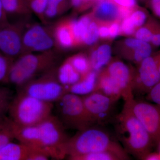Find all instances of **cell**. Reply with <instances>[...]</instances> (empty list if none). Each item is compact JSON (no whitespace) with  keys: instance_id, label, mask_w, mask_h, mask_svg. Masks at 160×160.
<instances>
[{"instance_id":"6da1fadb","label":"cell","mask_w":160,"mask_h":160,"mask_svg":"<svg viewBox=\"0 0 160 160\" xmlns=\"http://www.w3.org/2000/svg\"><path fill=\"white\" fill-rule=\"evenodd\" d=\"M116 128L118 138L128 153L142 160L150 152L153 141L126 101L122 110L117 117Z\"/></svg>"},{"instance_id":"7a4b0ae2","label":"cell","mask_w":160,"mask_h":160,"mask_svg":"<svg viewBox=\"0 0 160 160\" xmlns=\"http://www.w3.org/2000/svg\"><path fill=\"white\" fill-rule=\"evenodd\" d=\"M66 153L69 160L97 152L109 151L129 157L123 147L106 130L93 126L78 131L69 138L66 145Z\"/></svg>"},{"instance_id":"3957f363","label":"cell","mask_w":160,"mask_h":160,"mask_svg":"<svg viewBox=\"0 0 160 160\" xmlns=\"http://www.w3.org/2000/svg\"><path fill=\"white\" fill-rule=\"evenodd\" d=\"M59 57L52 50L23 54L12 65L7 83L18 89L46 72L56 67Z\"/></svg>"},{"instance_id":"277c9868","label":"cell","mask_w":160,"mask_h":160,"mask_svg":"<svg viewBox=\"0 0 160 160\" xmlns=\"http://www.w3.org/2000/svg\"><path fill=\"white\" fill-rule=\"evenodd\" d=\"M65 127L58 118L52 115L35 125V148L47 152L50 158L61 159L66 156L65 148L68 137Z\"/></svg>"},{"instance_id":"5b68a950","label":"cell","mask_w":160,"mask_h":160,"mask_svg":"<svg viewBox=\"0 0 160 160\" xmlns=\"http://www.w3.org/2000/svg\"><path fill=\"white\" fill-rule=\"evenodd\" d=\"M53 103L18 92L9 108V118L18 126L37 125L52 115Z\"/></svg>"},{"instance_id":"8992f818","label":"cell","mask_w":160,"mask_h":160,"mask_svg":"<svg viewBox=\"0 0 160 160\" xmlns=\"http://www.w3.org/2000/svg\"><path fill=\"white\" fill-rule=\"evenodd\" d=\"M58 68L54 67L28 82L18 89V92L47 102H56L68 92L58 79Z\"/></svg>"},{"instance_id":"52a82bcc","label":"cell","mask_w":160,"mask_h":160,"mask_svg":"<svg viewBox=\"0 0 160 160\" xmlns=\"http://www.w3.org/2000/svg\"><path fill=\"white\" fill-rule=\"evenodd\" d=\"M56 103L58 118L65 128L80 131L93 126L86 112L82 97L67 92Z\"/></svg>"},{"instance_id":"ba28073f","label":"cell","mask_w":160,"mask_h":160,"mask_svg":"<svg viewBox=\"0 0 160 160\" xmlns=\"http://www.w3.org/2000/svg\"><path fill=\"white\" fill-rule=\"evenodd\" d=\"M26 21L8 22L0 26V52L14 61L24 54L22 36Z\"/></svg>"},{"instance_id":"9c48e42d","label":"cell","mask_w":160,"mask_h":160,"mask_svg":"<svg viewBox=\"0 0 160 160\" xmlns=\"http://www.w3.org/2000/svg\"><path fill=\"white\" fill-rule=\"evenodd\" d=\"M132 111L149 132L153 142H160V107L134 97L125 100Z\"/></svg>"},{"instance_id":"30bf717a","label":"cell","mask_w":160,"mask_h":160,"mask_svg":"<svg viewBox=\"0 0 160 160\" xmlns=\"http://www.w3.org/2000/svg\"><path fill=\"white\" fill-rule=\"evenodd\" d=\"M160 61L157 55L150 56L139 65L136 73L133 75L132 83L133 94H147L160 81L159 70Z\"/></svg>"},{"instance_id":"8fae6325","label":"cell","mask_w":160,"mask_h":160,"mask_svg":"<svg viewBox=\"0 0 160 160\" xmlns=\"http://www.w3.org/2000/svg\"><path fill=\"white\" fill-rule=\"evenodd\" d=\"M85 109L92 125L103 124L110 119L116 100L94 91L82 97Z\"/></svg>"},{"instance_id":"7c38bea8","label":"cell","mask_w":160,"mask_h":160,"mask_svg":"<svg viewBox=\"0 0 160 160\" xmlns=\"http://www.w3.org/2000/svg\"><path fill=\"white\" fill-rule=\"evenodd\" d=\"M24 54L52 50L56 44L53 34L39 24L26 25L22 36Z\"/></svg>"},{"instance_id":"4fadbf2b","label":"cell","mask_w":160,"mask_h":160,"mask_svg":"<svg viewBox=\"0 0 160 160\" xmlns=\"http://www.w3.org/2000/svg\"><path fill=\"white\" fill-rule=\"evenodd\" d=\"M105 70L118 83L124 100L134 97L132 90L134 73L127 65L121 61H115L109 63Z\"/></svg>"},{"instance_id":"5bb4252c","label":"cell","mask_w":160,"mask_h":160,"mask_svg":"<svg viewBox=\"0 0 160 160\" xmlns=\"http://www.w3.org/2000/svg\"><path fill=\"white\" fill-rule=\"evenodd\" d=\"M33 149L22 143L10 142L0 148V160H28Z\"/></svg>"},{"instance_id":"9a60e30c","label":"cell","mask_w":160,"mask_h":160,"mask_svg":"<svg viewBox=\"0 0 160 160\" xmlns=\"http://www.w3.org/2000/svg\"><path fill=\"white\" fill-rule=\"evenodd\" d=\"M94 91L100 92L116 101L122 98V92L119 86L106 70L98 75Z\"/></svg>"},{"instance_id":"2e32d148","label":"cell","mask_w":160,"mask_h":160,"mask_svg":"<svg viewBox=\"0 0 160 160\" xmlns=\"http://www.w3.org/2000/svg\"><path fill=\"white\" fill-rule=\"evenodd\" d=\"M93 14L100 22H112L119 18L118 6L112 0H102L98 2Z\"/></svg>"},{"instance_id":"e0dca14e","label":"cell","mask_w":160,"mask_h":160,"mask_svg":"<svg viewBox=\"0 0 160 160\" xmlns=\"http://www.w3.org/2000/svg\"><path fill=\"white\" fill-rule=\"evenodd\" d=\"M53 35L56 44L60 48L69 49L75 45L69 21L58 24L55 28Z\"/></svg>"},{"instance_id":"ac0fdd59","label":"cell","mask_w":160,"mask_h":160,"mask_svg":"<svg viewBox=\"0 0 160 160\" xmlns=\"http://www.w3.org/2000/svg\"><path fill=\"white\" fill-rule=\"evenodd\" d=\"M98 75L97 72L91 70L74 85L67 88L68 92L83 96L94 91L96 86Z\"/></svg>"},{"instance_id":"d6986e66","label":"cell","mask_w":160,"mask_h":160,"mask_svg":"<svg viewBox=\"0 0 160 160\" xmlns=\"http://www.w3.org/2000/svg\"><path fill=\"white\" fill-rule=\"evenodd\" d=\"M57 73L59 81L67 89L69 86L77 83L82 78L68 59L58 68Z\"/></svg>"},{"instance_id":"ffe728a7","label":"cell","mask_w":160,"mask_h":160,"mask_svg":"<svg viewBox=\"0 0 160 160\" xmlns=\"http://www.w3.org/2000/svg\"><path fill=\"white\" fill-rule=\"evenodd\" d=\"M4 9L8 15L18 17L20 20H26L31 15L32 12L26 0H2Z\"/></svg>"},{"instance_id":"44dd1931","label":"cell","mask_w":160,"mask_h":160,"mask_svg":"<svg viewBox=\"0 0 160 160\" xmlns=\"http://www.w3.org/2000/svg\"><path fill=\"white\" fill-rule=\"evenodd\" d=\"M111 56V47L107 44L102 45L92 52L89 58L92 70L99 71L109 62Z\"/></svg>"},{"instance_id":"7402d4cb","label":"cell","mask_w":160,"mask_h":160,"mask_svg":"<svg viewBox=\"0 0 160 160\" xmlns=\"http://www.w3.org/2000/svg\"><path fill=\"white\" fill-rule=\"evenodd\" d=\"M91 22V18L89 15L84 16L79 19L69 21L75 45L82 44L83 36Z\"/></svg>"},{"instance_id":"603a6c76","label":"cell","mask_w":160,"mask_h":160,"mask_svg":"<svg viewBox=\"0 0 160 160\" xmlns=\"http://www.w3.org/2000/svg\"><path fill=\"white\" fill-rule=\"evenodd\" d=\"M129 157L114 152L103 151L91 152L72 158L71 160H125Z\"/></svg>"},{"instance_id":"cb8c5ba5","label":"cell","mask_w":160,"mask_h":160,"mask_svg":"<svg viewBox=\"0 0 160 160\" xmlns=\"http://www.w3.org/2000/svg\"><path fill=\"white\" fill-rule=\"evenodd\" d=\"M69 3L71 4L70 0H49L45 12V19L55 18L68 8Z\"/></svg>"},{"instance_id":"d4e9b609","label":"cell","mask_w":160,"mask_h":160,"mask_svg":"<svg viewBox=\"0 0 160 160\" xmlns=\"http://www.w3.org/2000/svg\"><path fill=\"white\" fill-rule=\"evenodd\" d=\"M14 97L12 90L7 87L0 86V120L7 117Z\"/></svg>"},{"instance_id":"484cf974","label":"cell","mask_w":160,"mask_h":160,"mask_svg":"<svg viewBox=\"0 0 160 160\" xmlns=\"http://www.w3.org/2000/svg\"><path fill=\"white\" fill-rule=\"evenodd\" d=\"M15 139L12 130V121L9 117L0 120V148Z\"/></svg>"},{"instance_id":"4316f807","label":"cell","mask_w":160,"mask_h":160,"mask_svg":"<svg viewBox=\"0 0 160 160\" xmlns=\"http://www.w3.org/2000/svg\"><path fill=\"white\" fill-rule=\"evenodd\" d=\"M159 25L156 21L150 18L145 26L140 27L135 33L136 38L150 43L155 31Z\"/></svg>"},{"instance_id":"83f0119b","label":"cell","mask_w":160,"mask_h":160,"mask_svg":"<svg viewBox=\"0 0 160 160\" xmlns=\"http://www.w3.org/2000/svg\"><path fill=\"white\" fill-rule=\"evenodd\" d=\"M72 65L82 76V77L91 71L89 58L84 54H77L68 59Z\"/></svg>"},{"instance_id":"f1b7e54d","label":"cell","mask_w":160,"mask_h":160,"mask_svg":"<svg viewBox=\"0 0 160 160\" xmlns=\"http://www.w3.org/2000/svg\"><path fill=\"white\" fill-rule=\"evenodd\" d=\"M134 52L129 59L137 64H139L142 61L151 55L152 46L150 43L141 41L140 44L133 49Z\"/></svg>"},{"instance_id":"f546056e","label":"cell","mask_w":160,"mask_h":160,"mask_svg":"<svg viewBox=\"0 0 160 160\" xmlns=\"http://www.w3.org/2000/svg\"><path fill=\"white\" fill-rule=\"evenodd\" d=\"M99 38V27L95 22H92L89 24L82 40V44L87 46L94 44Z\"/></svg>"},{"instance_id":"4dcf8cb0","label":"cell","mask_w":160,"mask_h":160,"mask_svg":"<svg viewBox=\"0 0 160 160\" xmlns=\"http://www.w3.org/2000/svg\"><path fill=\"white\" fill-rule=\"evenodd\" d=\"M49 0H26L32 12H33L43 21H45V12Z\"/></svg>"},{"instance_id":"1f68e13d","label":"cell","mask_w":160,"mask_h":160,"mask_svg":"<svg viewBox=\"0 0 160 160\" xmlns=\"http://www.w3.org/2000/svg\"><path fill=\"white\" fill-rule=\"evenodd\" d=\"M14 60L0 52V82H7L8 75Z\"/></svg>"},{"instance_id":"d6a6232c","label":"cell","mask_w":160,"mask_h":160,"mask_svg":"<svg viewBox=\"0 0 160 160\" xmlns=\"http://www.w3.org/2000/svg\"><path fill=\"white\" fill-rule=\"evenodd\" d=\"M129 16L136 28L142 27L146 22L147 19V12L142 9H137L132 12Z\"/></svg>"},{"instance_id":"836d02e7","label":"cell","mask_w":160,"mask_h":160,"mask_svg":"<svg viewBox=\"0 0 160 160\" xmlns=\"http://www.w3.org/2000/svg\"><path fill=\"white\" fill-rule=\"evenodd\" d=\"M136 28L131 18L129 16L123 19L120 26V31L126 35H130L134 33Z\"/></svg>"},{"instance_id":"e575fe53","label":"cell","mask_w":160,"mask_h":160,"mask_svg":"<svg viewBox=\"0 0 160 160\" xmlns=\"http://www.w3.org/2000/svg\"><path fill=\"white\" fill-rule=\"evenodd\" d=\"M147 99L160 107V81L147 93Z\"/></svg>"},{"instance_id":"d590c367","label":"cell","mask_w":160,"mask_h":160,"mask_svg":"<svg viewBox=\"0 0 160 160\" xmlns=\"http://www.w3.org/2000/svg\"><path fill=\"white\" fill-rule=\"evenodd\" d=\"M148 3L155 15L160 18V0H149Z\"/></svg>"},{"instance_id":"8d00e7d4","label":"cell","mask_w":160,"mask_h":160,"mask_svg":"<svg viewBox=\"0 0 160 160\" xmlns=\"http://www.w3.org/2000/svg\"><path fill=\"white\" fill-rule=\"evenodd\" d=\"M118 6L135 8L137 7L136 0H112Z\"/></svg>"},{"instance_id":"74e56055","label":"cell","mask_w":160,"mask_h":160,"mask_svg":"<svg viewBox=\"0 0 160 160\" xmlns=\"http://www.w3.org/2000/svg\"><path fill=\"white\" fill-rule=\"evenodd\" d=\"M134 8L118 6L119 18L124 19L128 17L132 13Z\"/></svg>"},{"instance_id":"f35d334b","label":"cell","mask_w":160,"mask_h":160,"mask_svg":"<svg viewBox=\"0 0 160 160\" xmlns=\"http://www.w3.org/2000/svg\"><path fill=\"white\" fill-rule=\"evenodd\" d=\"M109 37L115 38L117 37L119 34L120 26L118 22H113L109 27Z\"/></svg>"},{"instance_id":"ab89813d","label":"cell","mask_w":160,"mask_h":160,"mask_svg":"<svg viewBox=\"0 0 160 160\" xmlns=\"http://www.w3.org/2000/svg\"><path fill=\"white\" fill-rule=\"evenodd\" d=\"M150 43L152 46L155 47L160 46V24L155 31Z\"/></svg>"},{"instance_id":"60d3db41","label":"cell","mask_w":160,"mask_h":160,"mask_svg":"<svg viewBox=\"0 0 160 160\" xmlns=\"http://www.w3.org/2000/svg\"><path fill=\"white\" fill-rule=\"evenodd\" d=\"M8 22H9L8 20V16L4 9L2 0H0V26Z\"/></svg>"},{"instance_id":"b9f144b4","label":"cell","mask_w":160,"mask_h":160,"mask_svg":"<svg viewBox=\"0 0 160 160\" xmlns=\"http://www.w3.org/2000/svg\"><path fill=\"white\" fill-rule=\"evenodd\" d=\"M72 6L76 9H81L88 6L85 0H70Z\"/></svg>"},{"instance_id":"7bdbcfd3","label":"cell","mask_w":160,"mask_h":160,"mask_svg":"<svg viewBox=\"0 0 160 160\" xmlns=\"http://www.w3.org/2000/svg\"><path fill=\"white\" fill-rule=\"evenodd\" d=\"M99 33L100 37L102 38H107L109 37V28L106 26L99 27Z\"/></svg>"},{"instance_id":"ee69618b","label":"cell","mask_w":160,"mask_h":160,"mask_svg":"<svg viewBox=\"0 0 160 160\" xmlns=\"http://www.w3.org/2000/svg\"><path fill=\"white\" fill-rule=\"evenodd\" d=\"M142 160H160V154L159 153H151L149 152L143 158Z\"/></svg>"},{"instance_id":"f6af8a7d","label":"cell","mask_w":160,"mask_h":160,"mask_svg":"<svg viewBox=\"0 0 160 160\" xmlns=\"http://www.w3.org/2000/svg\"><path fill=\"white\" fill-rule=\"evenodd\" d=\"M159 70L160 73V63L159 64Z\"/></svg>"},{"instance_id":"bcb514c9","label":"cell","mask_w":160,"mask_h":160,"mask_svg":"<svg viewBox=\"0 0 160 160\" xmlns=\"http://www.w3.org/2000/svg\"><path fill=\"white\" fill-rule=\"evenodd\" d=\"M159 143H160V142ZM159 153H160V152H159Z\"/></svg>"},{"instance_id":"7dc6e473","label":"cell","mask_w":160,"mask_h":160,"mask_svg":"<svg viewBox=\"0 0 160 160\" xmlns=\"http://www.w3.org/2000/svg\"></svg>"}]
</instances>
